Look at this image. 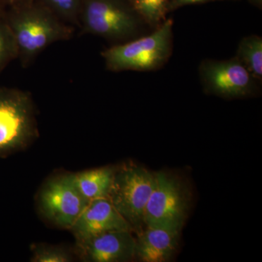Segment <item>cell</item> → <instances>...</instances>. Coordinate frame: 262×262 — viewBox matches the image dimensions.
<instances>
[{
    "label": "cell",
    "instance_id": "obj_20",
    "mask_svg": "<svg viewBox=\"0 0 262 262\" xmlns=\"http://www.w3.org/2000/svg\"><path fill=\"white\" fill-rule=\"evenodd\" d=\"M3 3H2L1 0H0V14H2V13H4V10H3Z\"/></svg>",
    "mask_w": 262,
    "mask_h": 262
},
{
    "label": "cell",
    "instance_id": "obj_2",
    "mask_svg": "<svg viewBox=\"0 0 262 262\" xmlns=\"http://www.w3.org/2000/svg\"><path fill=\"white\" fill-rule=\"evenodd\" d=\"M38 136L32 95L13 88H0V157L25 149Z\"/></svg>",
    "mask_w": 262,
    "mask_h": 262
},
{
    "label": "cell",
    "instance_id": "obj_16",
    "mask_svg": "<svg viewBox=\"0 0 262 262\" xmlns=\"http://www.w3.org/2000/svg\"><path fill=\"white\" fill-rule=\"evenodd\" d=\"M138 13L151 25H157L165 16L166 0H133Z\"/></svg>",
    "mask_w": 262,
    "mask_h": 262
},
{
    "label": "cell",
    "instance_id": "obj_14",
    "mask_svg": "<svg viewBox=\"0 0 262 262\" xmlns=\"http://www.w3.org/2000/svg\"><path fill=\"white\" fill-rule=\"evenodd\" d=\"M18 52L14 35L5 18V13L0 14V73L15 59Z\"/></svg>",
    "mask_w": 262,
    "mask_h": 262
},
{
    "label": "cell",
    "instance_id": "obj_18",
    "mask_svg": "<svg viewBox=\"0 0 262 262\" xmlns=\"http://www.w3.org/2000/svg\"><path fill=\"white\" fill-rule=\"evenodd\" d=\"M2 3L4 4L12 5L13 7L18 6V5L24 4L25 0H1Z\"/></svg>",
    "mask_w": 262,
    "mask_h": 262
},
{
    "label": "cell",
    "instance_id": "obj_3",
    "mask_svg": "<svg viewBox=\"0 0 262 262\" xmlns=\"http://www.w3.org/2000/svg\"><path fill=\"white\" fill-rule=\"evenodd\" d=\"M155 183V173L134 163L116 167L114 174L108 198L138 233L144 225V212Z\"/></svg>",
    "mask_w": 262,
    "mask_h": 262
},
{
    "label": "cell",
    "instance_id": "obj_17",
    "mask_svg": "<svg viewBox=\"0 0 262 262\" xmlns=\"http://www.w3.org/2000/svg\"><path fill=\"white\" fill-rule=\"evenodd\" d=\"M33 262H69L72 256L64 248L51 245H37L33 248Z\"/></svg>",
    "mask_w": 262,
    "mask_h": 262
},
{
    "label": "cell",
    "instance_id": "obj_7",
    "mask_svg": "<svg viewBox=\"0 0 262 262\" xmlns=\"http://www.w3.org/2000/svg\"><path fill=\"white\" fill-rule=\"evenodd\" d=\"M137 27V20L130 10L113 0H88L80 11L82 32L106 39H125Z\"/></svg>",
    "mask_w": 262,
    "mask_h": 262
},
{
    "label": "cell",
    "instance_id": "obj_19",
    "mask_svg": "<svg viewBox=\"0 0 262 262\" xmlns=\"http://www.w3.org/2000/svg\"><path fill=\"white\" fill-rule=\"evenodd\" d=\"M207 0H177V5L191 4V3H201Z\"/></svg>",
    "mask_w": 262,
    "mask_h": 262
},
{
    "label": "cell",
    "instance_id": "obj_13",
    "mask_svg": "<svg viewBox=\"0 0 262 262\" xmlns=\"http://www.w3.org/2000/svg\"><path fill=\"white\" fill-rule=\"evenodd\" d=\"M238 58L253 78L261 79L262 76V39L251 36L243 39L238 48Z\"/></svg>",
    "mask_w": 262,
    "mask_h": 262
},
{
    "label": "cell",
    "instance_id": "obj_10",
    "mask_svg": "<svg viewBox=\"0 0 262 262\" xmlns=\"http://www.w3.org/2000/svg\"><path fill=\"white\" fill-rule=\"evenodd\" d=\"M77 244L84 261L120 262L135 258L136 239L129 230L105 232Z\"/></svg>",
    "mask_w": 262,
    "mask_h": 262
},
{
    "label": "cell",
    "instance_id": "obj_21",
    "mask_svg": "<svg viewBox=\"0 0 262 262\" xmlns=\"http://www.w3.org/2000/svg\"><path fill=\"white\" fill-rule=\"evenodd\" d=\"M256 1L260 2V1H261V0H256Z\"/></svg>",
    "mask_w": 262,
    "mask_h": 262
},
{
    "label": "cell",
    "instance_id": "obj_15",
    "mask_svg": "<svg viewBox=\"0 0 262 262\" xmlns=\"http://www.w3.org/2000/svg\"><path fill=\"white\" fill-rule=\"evenodd\" d=\"M46 3L63 21L80 27V0H46Z\"/></svg>",
    "mask_w": 262,
    "mask_h": 262
},
{
    "label": "cell",
    "instance_id": "obj_11",
    "mask_svg": "<svg viewBox=\"0 0 262 262\" xmlns=\"http://www.w3.org/2000/svg\"><path fill=\"white\" fill-rule=\"evenodd\" d=\"M180 229L146 227L136 239L135 258L144 262L168 261L177 251Z\"/></svg>",
    "mask_w": 262,
    "mask_h": 262
},
{
    "label": "cell",
    "instance_id": "obj_8",
    "mask_svg": "<svg viewBox=\"0 0 262 262\" xmlns=\"http://www.w3.org/2000/svg\"><path fill=\"white\" fill-rule=\"evenodd\" d=\"M201 75L207 89L225 97L246 96L253 89V76L238 59L206 61Z\"/></svg>",
    "mask_w": 262,
    "mask_h": 262
},
{
    "label": "cell",
    "instance_id": "obj_5",
    "mask_svg": "<svg viewBox=\"0 0 262 262\" xmlns=\"http://www.w3.org/2000/svg\"><path fill=\"white\" fill-rule=\"evenodd\" d=\"M38 208L50 223L70 229L89 201L76 185L73 173L61 174L48 179L38 194Z\"/></svg>",
    "mask_w": 262,
    "mask_h": 262
},
{
    "label": "cell",
    "instance_id": "obj_4",
    "mask_svg": "<svg viewBox=\"0 0 262 262\" xmlns=\"http://www.w3.org/2000/svg\"><path fill=\"white\" fill-rule=\"evenodd\" d=\"M172 27L167 20L151 35L105 50L101 56L108 70L150 71L163 65L171 52Z\"/></svg>",
    "mask_w": 262,
    "mask_h": 262
},
{
    "label": "cell",
    "instance_id": "obj_1",
    "mask_svg": "<svg viewBox=\"0 0 262 262\" xmlns=\"http://www.w3.org/2000/svg\"><path fill=\"white\" fill-rule=\"evenodd\" d=\"M13 8L5 16L14 35L18 59L24 68L31 66L48 46L73 37V26L63 21L48 7L23 4Z\"/></svg>",
    "mask_w": 262,
    "mask_h": 262
},
{
    "label": "cell",
    "instance_id": "obj_6",
    "mask_svg": "<svg viewBox=\"0 0 262 262\" xmlns=\"http://www.w3.org/2000/svg\"><path fill=\"white\" fill-rule=\"evenodd\" d=\"M155 177L154 188L144 212V225L181 230L189 208L185 188L178 179L165 172L155 173Z\"/></svg>",
    "mask_w": 262,
    "mask_h": 262
},
{
    "label": "cell",
    "instance_id": "obj_12",
    "mask_svg": "<svg viewBox=\"0 0 262 262\" xmlns=\"http://www.w3.org/2000/svg\"><path fill=\"white\" fill-rule=\"evenodd\" d=\"M115 170L116 167H103L73 173V177L79 190L90 202L108 198Z\"/></svg>",
    "mask_w": 262,
    "mask_h": 262
},
{
    "label": "cell",
    "instance_id": "obj_9",
    "mask_svg": "<svg viewBox=\"0 0 262 262\" xmlns=\"http://www.w3.org/2000/svg\"><path fill=\"white\" fill-rule=\"evenodd\" d=\"M70 230L78 244L105 232L118 230L132 232L133 229L110 199L104 198L90 201Z\"/></svg>",
    "mask_w": 262,
    "mask_h": 262
}]
</instances>
